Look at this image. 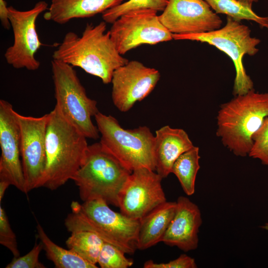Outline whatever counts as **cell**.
I'll return each instance as SVG.
<instances>
[{"mask_svg":"<svg viewBox=\"0 0 268 268\" xmlns=\"http://www.w3.org/2000/svg\"><path fill=\"white\" fill-rule=\"evenodd\" d=\"M162 179L157 173L146 168L134 170L119 196L120 212L131 218L140 220L166 201L161 185Z\"/></svg>","mask_w":268,"mask_h":268,"instance_id":"12","label":"cell"},{"mask_svg":"<svg viewBox=\"0 0 268 268\" xmlns=\"http://www.w3.org/2000/svg\"><path fill=\"white\" fill-rule=\"evenodd\" d=\"M51 66L55 106L86 138L97 139L100 134L91 120L99 112L97 101L87 96L73 67L55 60Z\"/></svg>","mask_w":268,"mask_h":268,"instance_id":"7","label":"cell"},{"mask_svg":"<svg viewBox=\"0 0 268 268\" xmlns=\"http://www.w3.org/2000/svg\"><path fill=\"white\" fill-rule=\"evenodd\" d=\"M70 206L71 212L65 221L68 231L92 232L126 254H133L137 249L140 220L114 211L101 200L84 201L82 204L72 201Z\"/></svg>","mask_w":268,"mask_h":268,"instance_id":"4","label":"cell"},{"mask_svg":"<svg viewBox=\"0 0 268 268\" xmlns=\"http://www.w3.org/2000/svg\"><path fill=\"white\" fill-rule=\"evenodd\" d=\"M17 112L8 101L0 100V181L8 182L25 193Z\"/></svg>","mask_w":268,"mask_h":268,"instance_id":"15","label":"cell"},{"mask_svg":"<svg viewBox=\"0 0 268 268\" xmlns=\"http://www.w3.org/2000/svg\"><path fill=\"white\" fill-rule=\"evenodd\" d=\"M104 243L96 234L88 231L71 233L66 241L67 248L89 263L96 265Z\"/></svg>","mask_w":268,"mask_h":268,"instance_id":"22","label":"cell"},{"mask_svg":"<svg viewBox=\"0 0 268 268\" xmlns=\"http://www.w3.org/2000/svg\"><path fill=\"white\" fill-rule=\"evenodd\" d=\"M176 202L175 213L162 242L184 252L194 250L198 246V233L202 224L201 211L187 197H179Z\"/></svg>","mask_w":268,"mask_h":268,"instance_id":"16","label":"cell"},{"mask_svg":"<svg viewBox=\"0 0 268 268\" xmlns=\"http://www.w3.org/2000/svg\"><path fill=\"white\" fill-rule=\"evenodd\" d=\"M251 32L247 26L227 16L226 23L221 28L201 33L172 34V37L176 40H188L207 43L227 55L235 68L233 94L236 96L245 94L254 89L253 82L247 74L243 63L244 55L254 56L259 51L256 46L261 41L252 37Z\"/></svg>","mask_w":268,"mask_h":268,"instance_id":"8","label":"cell"},{"mask_svg":"<svg viewBox=\"0 0 268 268\" xmlns=\"http://www.w3.org/2000/svg\"><path fill=\"white\" fill-rule=\"evenodd\" d=\"M11 185L10 183L5 181H0V203H1L4 195L5 191Z\"/></svg>","mask_w":268,"mask_h":268,"instance_id":"31","label":"cell"},{"mask_svg":"<svg viewBox=\"0 0 268 268\" xmlns=\"http://www.w3.org/2000/svg\"><path fill=\"white\" fill-rule=\"evenodd\" d=\"M48 115L46 164L39 187L54 191L71 180L82 165L88 145L86 137L62 116L56 106Z\"/></svg>","mask_w":268,"mask_h":268,"instance_id":"2","label":"cell"},{"mask_svg":"<svg viewBox=\"0 0 268 268\" xmlns=\"http://www.w3.org/2000/svg\"><path fill=\"white\" fill-rule=\"evenodd\" d=\"M124 252L109 243L104 242L97 263L102 268H127L134 262L125 256Z\"/></svg>","mask_w":268,"mask_h":268,"instance_id":"25","label":"cell"},{"mask_svg":"<svg viewBox=\"0 0 268 268\" xmlns=\"http://www.w3.org/2000/svg\"><path fill=\"white\" fill-rule=\"evenodd\" d=\"M267 117L268 92L253 89L221 105L216 118V135L235 155L245 157L253 146V135Z\"/></svg>","mask_w":268,"mask_h":268,"instance_id":"3","label":"cell"},{"mask_svg":"<svg viewBox=\"0 0 268 268\" xmlns=\"http://www.w3.org/2000/svg\"><path fill=\"white\" fill-rule=\"evenodd\" d=\"M160 78L159 71L137 61H129L113 72L112 99L116 107L126 112L147 97Z\"/></svg>","mask_w":268,"mask_h":268,"instance_id":"13","label":"cell"},{"mask_svg":"<svg viewBox=\"0 0 268 268\" xmlns=\"http://www.w3.org/2000/svg\"><path fill=\"white\" fill-rule=\"evenodd\" d=\"M44 0L37 2L33 8L20 10L8 6L9 19L13 34V43L5 51L4 56L9 65L17 69L36 70L40 66L35 54L42 45L36 28L40 14L48 9Z\"/></svg>","mask_w":268,"mask_h":268,"instance_id":"10","label":"cell"},{"mask_svg":"<svg viewBox=\"0 0 268 268\" xmlns=\"http://www.w3.org/2000/svg\"><path fill=\"white\" fill-rule=\"evenodd\" d=\"M159 18L172 34H177L208 32L222 24L205 0H168Z\"/></svg>","mask_w":268,"mask_h":268,"instance_id":"14","label":"cell"},{"mask_svg":"<svg viewBox=\"0 0 268 268\" xmlns=\"http://www.w3.org/2000/svg\"><path fill=\"white\" fill-rule=\"evenodd\" d=\"M216 13L227 15L235 20H252L268 29V16L258 15L252 8L236 0H205Z\"/></svg>","mask_w":268,"mask_h":268,"instance_id":"23","label":"cell"},{"mask_svg":"<svg viewBox=\"0 0 268 268\" xmlns=\"http://www.w3.org/2000/svg\"><path fill=\"white\" fill-rule=\"evenodd\" d=\"M157 13L149 9L131 11L112 23L108 31L121 55L142 44L155 45L173 39Z\"/></svg>","mask_w":268,"mask_h":268,"instance_id":"9","label":"cell"},{"mask_svg":"<svg viewBox=\"0 0 268 268\" xmlns=\"http://www.w3.org/2000/svg\"><path fill=\"white\" fill-rule=\"evenodd\" d=\"M261 228L268 231V222L262 226Z\"/></svg>","mask_w":268,"mask_h":268,"instance_id":"33","label":"cell"},{"mask_svg":"<svg viewBox=\"0 0 268 268\" xmlns=\"http://www.w3.org/2000/svg\"><path fill=\"white\" fill-rule=\"evenodd\" d=\"M132 172L99 141L88 145L83 163L71 180L83 202L101 200L119 207L120 193Z\"/></svg>","mask_w":268,"mask_h":268,"instance_id":"5","label":"cell"},{"mask_svg":"<svg viewBox=\"0 0 268 268\" xmlns=\"http://www.w3.org/2000/svg\"><path fill=\"white\" fill-rule=\"evenodd\" d=\"M168 0H129L104 12L102 17L104 21L112 24L122 15L131 11L149 9L163 11Z\"/></svg>","mask_w":268,"mask_h":268,"instance_id":"24","label":"cell"},{"mask_svg":"<svg viewBox=\"0 0 268 268\" xmlns=\"http://www.w3.org/2000/svg\"><path fill=\"white\" fill-rule=\"evenodd\" d=\"M0 20L2 27L8 30L11 24L9 19L8 6L4 0H0Z\"/></svg>","mask_w":268,"mask_h":268,"instance_id":"30","label":"cell"},{"mask_svg":"<svg viewBox=\"0 0 268 268\" xmlns=\"http://www.w3.org/2000/svg\"><path fill=\"white\" fill-rule=\"evenodd\" d=\"M20 133V152L25 193L39 187L46 164V134L48 114L39 117L17 113Z\"/></svg>","mask_w":268,"mask_h":268,"instance_id":"11","label":"cell"},{"mask_svg":"<svg viewBox=\"0 0 268 268\" xmlns=\"http://www.w3.org/2000/svg\"><path fill=\"white\" fill-rule=\"evenodd\" d=\"M253 145L249 156L259 159L262 164L268 166V117L253 136Z\"/></svg>","mask_w":268,"mask_h":268,"instance_id":"26","label":"cell"},{"mask_svg":"<svg viewBox=\"0 0 268 268\" xmlns=\"http://www.w3.org/2000/svg\"><path fill=\"white\" fill-rule=\"evenodd\" d=\"M43 245L40 242L35 243L33 248L26 255L22 257H14L5 267L6 268H45L46 267L39 260Z\"/></svg>","mask_w":268,"mask_h":268,"instance_id":"28","label":"cell"},{"mask_svg":"<svg viewBox=\"0 0 268 268\" xmlns=\"http://www.w3.org/2000/svg\"><path fill=\"white\" fill-rule=\"evenodd\" d=\"M100 143L131 172L139 168L155 171V136L146 126L125 129L111 115L94 116Z\"/></svg>","mask_w":268,"mask_h":268,"instance_id":"6","label":"cell"},{"mask_svg":"<svg viewBox=\"0 0 268 268\" xmlns=\"http://www.w3.org/2000/svg\"><path fill=\"white\" fill-rule=\"evenodd\" d=\"M0 243L7 248L14 257L20 256L16 236L12 230L8 217L1 205H0Z\"/></svg>","mask_w":268,"mask_h":268,"instance_id":"27","label":"cell"},{"mask_svg":"<svg viewBox=\"0 0 268 268\" xmlns=\"http://www.w3.org/2000/svg\"><path fill=\"white\" fill-rule=\"evenodd\" d=\"M37 235L43 245L47 258L57 268H97L76 253L65 249L55 244L46 234L39 223L37 225Z\"/></svg>","mask_w":268,"mask_h":268,"instance_id":"20","label":"cell"},{"mask_svg":"<svg viewBox=\"0 0 268 268\" xmlns=\"http://www.w3.org/2000/svg\"><path fill=\"white\" fill-rule=\"evenodd\" d=\"M106 23H87L81 36L71 31L67 33L54 51L53 60L80 67L104 84L110 83L114 71L129 60L119 53L109 31L106 32Z\"/></svg>","mask_w":268,"mask_h":268,"instance_id":"1","label":"cell"},{"mask_svg":"<svg viewBox=\"0 0 268 268\" xmlns=\"http://www.w3.org/2000/svg\"><path fill=\"white\" fill-rule=\"evenodd\" d=\"M154 136L155 171L162 178H166L177 159L194 145L184 130L169 126L157 130Z\"/></svg>","mask_w":268,"mask_h":268,"instance_id":"17","label":"cell"},{"mask_svg":"<svg viewBox=\"0 0 268 268\" xmlns=\"http://www.w3.org/2000/svg\"><path fill=\"white\" fill-rule=\"evenodd\" d=\"M124 0H52L44 18L59 24L75 18H88L122 3Z\"/></svg>","mask_w":268,"mask_h":268,"instance_id":"18","label":"cell"},{"mask_svg":"<svg viewBox=\"0 0 268 268\" xmlns=\"http://www.w3.org/2000/svg\"><path fill=\"white\" fill-rule=\"evenodd\" d=\"M243 4L244 5L252 8V4L254 2H257L258 0H236Z\"/></svg>","mask_w":268,"mask_h":268,"instance_id":"32","label":"cell"},{"mask_svg":"<svg viewBox=\"0 0 268 268\" xmlns=\"http://www.w3.org/2000/svg\"><path fill=\"white\" fill-rule=\"evenodd\" d=\"M176 208V202L165 201L140 219L136 242L137 249H147L162 242Z\"/></svg>","mask_w":268,"mask_h":268,"instance_id":"19","label":"cell"},{"mask_svg":"<svg viewBox=\"0 0 268 268\" xmlns=\"http://www.w3.org/2000/svg\"><path fill=\"white\" fill-rule=\"evenodd\" d=\"M144 268H196L197 265L194 258L186 255H181L178 258L167 263H157L152 260L145 262Z\"/></svg>","mask_w":268,"mask_h":268,"instance_id":"29","label":"cell"},{"mask_svg":"<svg viewBox=\"0 0 268 268\" xmlns=\"http://www.w3.org/2000/svg\"><path fill=\"white\" fill-rule=\"evenodd\" d=\"M199 148L194 146L182 153L175 161L171 173L179 180L181 187L188 196H192L195 191L196 176L200 169Z\"/></svg>","mask_w":268,"mask_h":268,"instance_id":"21","label":"cell"}]
</instances>
